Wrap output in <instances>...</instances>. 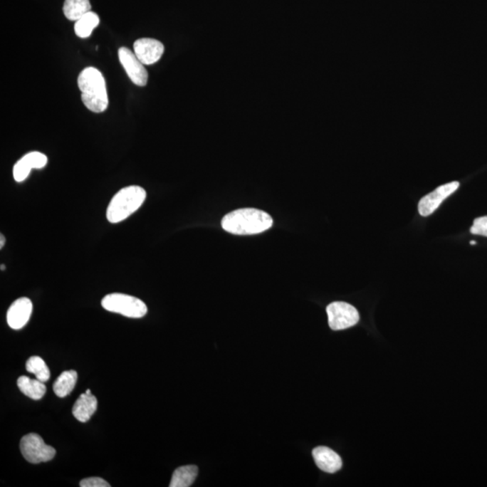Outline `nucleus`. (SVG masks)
Here are the masks:
<instances>
[{
  "mask_svg": "<svg viewBox=\"0 0 487 487\" xmlns=\"http://www.w3.org/2000/svg\"><path fill=\"white\" fill-rule=\"evenodd\" d=\"M223 229L235 235H256L273 226V219L256 209H240L226 214L221 222Z\"/></svg>",
  "mask_w": 487,
  "mask_h": 487,
  "instance_id": "f257e3e1",
  "label": "nucleus"
},
{
  "mask_svg": "<svg viewBox=\"0 0 487 487\" xmlns=\"http://www.w3.org/2000/svg\"><path fill=\"white\" fill-rule=\"evenodd\" d=\"M81 100L88 110L103 113L108 107L106 80L103 73L94 67L85 68L78 77Z\"/></svg>",
  "mask_w": 487,
  "mask_h": 487,
  "instance_id": "f03ea898",
  "label": "nucleus"
},
{
  "mask_svg": "<svg viewBox=\"0 0 487 487\" xmlns=\"http://www.w3.org/2000/svg\"><path fill=\"white\" fill-rule=\"evenodd\" d=\"M147 192L137 185L128 186L117 192L108 204L107 219L110 223H120L134 214L143 205Z\"/></svg>",
  "mask_w": 487,
  "mask_h": 487,
  "instance_id": "7ed1b4c3",
  "label": "nucleus"
},
{
  "mask_svg": "<svg viewBox=\"0 0 487 487\" xmlns=\"http://www.w3.org/2000/svg\"><path fill=\"white\" fill-rule=\"evenodd\" d=\"M101 305L110 313L133 319H140L147 313V306L143 300L124 293L108 294L101 300Z\"/></svg>",
  "mask_w": 487,
  "mask_h": 487,
  "instance_id": "20e7f679",
  "label": "nucleus"
},
{
  "mask_svg": "<svg viewBox=\"0 0 487 487\" xmlns=\"http://www.w3.org/2000/svg\"><path fill=\"white\" fill-rule=\"evenodd\" d=\"M20 451L23 458L32 464L47 462L56 455V451L49 445H46L41 436L36 433H29L20 441Z\"/></svg>",
  "mask_w": 487,
  "mask_h": 487,
  "instance_id": "39448f33",
  "label": "nucleus"
},
{
  "mask_svg": "<svg viewBox=\"0 0 487 487\" xmlns=\"http://www.w3.org/2000/svg\"><path fill=\"white\" fill-rule=\"evenodd\" d=\"M328 319L331 330H342L355 326L360 320L354 306L344 302H335L327 307Z\"/></svg>",
  "mask_w": 487,
  "mask_h": 487,
  "instance_id": "423d86ee",
  "label": "nucleus"
},
{
  "mask_svg": "<svg viewBox=\"0 0 487 487\" xmlns=\"http://www.w3.org/2000/svg\"><path fill=\"white\" fill-rule=\"evenodd\" d=\"M118 58L125 70L135 85L144 87L147 85L148 73L143 63L137 58L135 53L127 47H121L118 50Z\"/></svg>",
  "mask_w": 487,
  "mask_h": 487,
  "instance_id": "0eeeda50",
  "label": "nucleus"
},
{
  "mask_svg": "<svg viewBox=\"0 0 487 487\" xmlns=\"http://www.w3.org/2000/svg\"><path fill=\"white\" fill-rule=\"evenodd\" d=\"M459 187V182H453L451 184H446L439 186L435 191L431 192L425 197L422 198L419 202L418 208L419 214L422 216H428L431 215L436 211L449 196L458 189Z\"/></svg>",
  "mask_w": 487,
  "mask_h": 487,
  "instance_id": "6e6552de",
  "label": "nucleus"
},
{
  "mask_svg": "<svg viewBox=\"0 0 487 487\" xmlns=\"http://www.w3.org/2000/svg\"><path fill=\"white\" fill-rule=\"evenodd\" d=\"M134 53L144 66H152L161 59L164 46L157 39L141 38L135 41Z\"/></svg>",
  "mask_w": 487,
  "mask_h": 487,
  "instance_id": "1a4fd4ad",
  "label": "nucleus"
},
{
  "mask_svg": "<svg viewBox=\"0 0 487 487\" xmlns=\"http://www.w3.org/2000/svg\"><path fill=\"white\" fill-rule=\"evenodd\" d=\"M33 303L28 298L23 297L15 300L6 313V321L13 330H21L31 317Z\"/></svg>",
  "mask_w": 487,
  "mask_h": 487,
  "instance_id": "9d476101",
  "label": "nucleus"
},
{
  "mask_svg": "<svg viewBox=\"0 0 487 487\" xmlns=\"http://www.w3.org/2000/svg\"><path fill=\"white\" fill-rule=\"evenodd\" d=\"M48 158L40 152H31L16 162L13 169V176L16 182H22L28 177L32 169H43L46 167Z\"/></svg>",
  "mask_w": 487,
  "mask_h": 487,
  "instance_id": "9b49d317",
  "label": "nucleus"
},
{
  "mask_svg": "<svg viewBox=\"0 0 487 487\" xmlns=\"http://www.w3.org/2000/svg\"><path fill=\"white\" fill-rule=\"evenodd\" d=\"M313 456L318 468L327 473H336L342 468V459L327 446H317L313 451Z\"/></svg>",
  "mask_w": 487,
  "mask_h": 487,
  "instance_id": "f8f14e48",
  "label": "nucleus"
},
{
  "mask_svg": "<svg viewBox=\"0 0 487 487\" xmlns=\"http://www.w3.org/2000/svg\"><path fill=\"white\" fill-rule=\"evenodd\" d=\"M98 400L93 394H83L80 395L73 405V414L78 421L87 422L97 411Z\"/></svg>",
  "mask_w": 487,
  "mask_h": 487,
  "instance_id": "ddd939ff",
  "label": "nucleus"
},
{
  "mask_svg": "<svg viewBox=\"0 0 487 487\" xmlns=\"http://www.w3.org/2000/svg\"><path fill=\"white\" fill-rule=\"evenodd\" d=\"M19 390L33 400H40L46 392V387L38 379H31L26 375H22L18 379Z\"/></svg>",
  "mask_w": 487,
  "mask_h": 487,
  "instance_id": "4468645a",
  "label": "nucleus"
},
{
  "mask_svg": "<svg viewBox=\"0 0 487 487\" xmlns=\"http://www.w3.org/2000/svg\"><path fill=\"white\" fill-rule=\"evenodd\" d=\"M78 379L76 371H64L53 384V392L57 397L63 398L69 395L75 387Z\"/></svg>",
  "mask_w": 487,
  "mask_h": 487,
  "instance_id": "2eb2a0df",
  "label": "nucleus"
},
{
  "mask_svg": "<svg viewBox=\"0 0 487 487\" xmlns=\"http://www.w3.org/2000/svg\"><path fill=\"white\" fill-rule=\"evenodd\" d=\"M198 466H184L172 473L170 487H189L194 483L198 476Z\"/></svg>",
  "mask_w": 487,
  "mask_h": 487,
  "instance_id": "dca6fc26",
  "label": "nucleus"
},
{
  "mask_svg": "<svg viewBox=\"0 0 487 487\" xmlns=\"http://www.w3.org/2000/svg\"><path fill=\"white\" fill-rule=\"evenodd\" d=\"M100 23L99 16L93 11L88 12L80 19H78L74 25V31L80 38H88L93 33Z\"/></svg>",
  "mask_w": 487,
  "mask_h": 487,
  "instance_id": "f3484780",
  "label": "nucleus"
},
{
  "mask_svg": "<svg viewBox=\"0 0 487 487\" xmlns=\"http://www.w3.org/2000/svg\"><path fill=\"white\" fill-rule=\"evenodd\" d=\"M90 0H66L63 5L64 16L70 21H77L81 16L90 12Z\"/></svg>",
  "mask_w": 487,
  "mask_h": 487,
  "instance_id": "a211bd4d",
  "label": "nucleus"
},
{
  "mask_svg": "<svg viewBox=\"0 0 487 487\" xmlns=\"http://www.w3.org/2000/svg\"><path fill=\"white\" fill-rule=\"evenodd\" d=\"M26 370L36 375V379L46 383L50 379V370L46 362L40 357H32L26 361Z\"/></svg>",
  "mask_w": 487,
  "mask_h": 487,
  "instance_id": "6ab92c4d",
  "label": "nucleus"
},
{
  "mask_svg": "<svg viewBox=\"0 0 487 487\" xmlns=\"http://www.w3.org/2000/svg\"><path fill=\"white\" fill-rule=\"evenodd\" d=\"M470 232L473 235L487 236V216L476 219Z\"/></svg>",
  "mask_w": 487,
  "mask_h": 487,
  "instance_id": "aec40b11",
  "label": "nucleus"
},
{
  "mask_svg": "<svg viewBox=\"0 0 487 487\" xmlns=\"http://www.w3.org/2000/svg\"><path fill=\"white\" fill-rule=\"evenodd\" d=\"M81 487H110V485L104 479L100 478H89L81 480L80 483Z\"/></svg>",
  "mask_w": 487,
  "mask_h": 487,
  "instance_id": "412c9836",
  "label": "nucleus"
},
{
  "mask_svg": "<svg viewBox=\"0 0 487 487\" xmlns=\"http://www.w3.org/2000/svg\"><path fill=\"white\" fill-rule=\"evenodd\" d=\"M0 239H1L0 240V248H3L6 242L5 236L3 235L0 236Z\"/></svg>",
  "mask_w": 487,
  "mask_h": 487,
  "instance_id": "4be33fe9",
  "label": "nucleus"
},
{
  "mask_svg": "<svg viewBox=\"0 0 487 487\" xmlns=\"http://www.w3.org/2000/svg\"><path fill=\"white\" fill-rule=\"evenodd\" d=\"M86 394H91V391L90 390V389H87Z\"/></svg>",
  "mask_w": 487,
  "mask_h": 487,
  "instance_id": "5701e85b",
  "label": "nucleus"
},
{
  "mask_svg": "<svg viewBox=\"0 0 487 487\" xmlns=\"http://www.w3.org/2000/svg\"><path fill=\"white\" fill-rule=\"evenodd\" d=\"M5 269H6V266L4 265H1V270H5Z\"/></svg>",
  "mask_w": 487,
  "mask_h": 487,
  "instance_id": "b1692460",
  "label": "nucleus"
},
{
  "mask_svg": "<svg viewBox=\"0 0 487 487\" xmlns=\"http://www.w3.org/2000/svg\"><path fill=\"white\" fill-rule=\"evenodd\" d=\"M470 243H471V245H476V244L475 241H471Z\"/></svg>",
  "mask_w": 487,
  "mask_h": 487,
  "instance_id": "393cba45",
  "label": "nucleus"
}]
</instances>
